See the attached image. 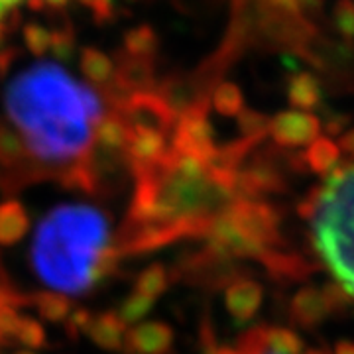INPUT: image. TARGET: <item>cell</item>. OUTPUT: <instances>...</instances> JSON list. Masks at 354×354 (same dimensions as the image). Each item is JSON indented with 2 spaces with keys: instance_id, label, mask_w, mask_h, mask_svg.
<instances>
[{
  "instance_id": "1",
  "label": "cell",
  "mask_w": 354,
  "mask_h": 354,
  "mask_svg": "<svg viewBox=\"0 0 354 354\" xmlns=\"http://www.w3.org/2000/svg\"><path fill=\"white\" fill-rule=\"evenodd\" d=\"M239 171L205 164L167 150L152 167L134 176V199L118 252L156 250L181 239H205L234 197Z\"/></svg>"
},
{
  "instance_id": "2",
  "label": "cell",
  "mask_w": 354,
  "mask_h": 354,
  "mask_svg": "<svg viewBox=\"0 0 354 354\" xmlns=\"http://www.w3.org/2000/svg\"><path fill=\"white\" fill-rule=\"evenodd\" d=\"M4 102L14 132L39 164L59 167L64 176L91 160L104 104L65 67L53 62L26 67L8 83Z\"/></svg>"
},
{
  "instance_id": "3",
  "label": "cell",
  "mask_w": 354,
  "mask_h": 354,
  "mask_svg": "<svg viewBox=\"0 0 354 354\" xmlns=\"http://www.w3.org/2000/svg\"><path fill=\"white\" fill-rule=\"evenodd\" d=\"M111 221L93 205L51 209L34 232L32 266L44 286L64 295H81L106 278L118 262Z\"/></svg>"
},
{
  "instance_id": "4",
  "label": "cell",
  "mask_w": 354,
  "mask_h": 354,
  "mask_svg": "<svg viewBox=\"0 0 354 354\" xmlns=\"http://www.w3.org/2000/svg\"><path fill=\"white\" fill-rule=\"evenodd\" d=\"M311 221L313 244L323 264L354 299V165L335 169L299 205Z\"/></svg>"
},
{
  "instance_id": "5",
  "label": "cell",
  "mask_w": 354,
  "mask_h": 354,
  "mask_svg": "<svg viewBox=\"0 0 354 354\" xmlns=\"http://www.w3.org/2000/svg\"><path fill=\"white\" fill-rule=\"evenodd\" d=\"M351 301L353 297L337 283H329L325 288L307 286L297 291L291 299V321L299 327L311 329Z\"/></svg>"
},
{
  "instance_id": "6",
  "label": "cell",
  "mask_w": 354,
  "mask_h": 354,
  "mask_svg": "<svg viewBox=\"0 0 354 354\" xmlns=\"http://www.w3.org/2000/svg\"><path fill=\"white\" fill-rule=\"evenodd\" d=\"M165 132L167 130L153 124H128L124 156L134 176L156 165L167 153Z\"/></svg>"
},
{
  "instance_id": "7",
  "label": "cell",
  "mask_w": 354,
  "mask_h": 354,
  "mask_svg": "<svg viewBox=\"0 0 354 354\" xmlns=\"http://www.w3.org/2000/svg\"><path fill=\"white\" fill-rule=\"evenodd\" d=\"M321 120L305 111H286L268 122V134L281 148H301L319 138Z\"/></svg>"
},
{
  "instance_id": "8",
  "label": "cell",
  "mask_w": 354,
  "mask_h": 354,
  "mask_svg": "<svg viewBox=\"0 0 354 354\" xmlns=\"http://www.w3.org/2000/svg\"><path fill=\"white\" fill-rule=\"evenodd\" d=\"M286 189V179L279 174L274 162L268 158H258L244 169H239L236 176V197L244 199H258L266 193H278Z\"/></svg>"
},
{
  "instance_id": "9",
  "label": "cell",
  "mask_w": 354,
  "mask_h": 354,
  "mask_svg": "<svg viewBox=\"0 0 354 354\" xmlns=\"http://www.w3.org/2000/svg\"><path fill=\"white\" fill-rule=\"evenodd\" d=\"M174 344V330L162 321H142L127 330L128 354H165Z\"/></svg>"
},
{
  "instance_id": "10",
  "label": "cell",
  "mask_w": 354,
  "mask_h": 354,
  "mask_svg": "<svg viewBox=\"0 0 354 354\" xmlns=\"http://www.w3.org/2000/svg\"><path fill=\"white\" fill-rule=\"evenodd\" d=\"M262 297H264V291L258 281L244 278L232 279L225 291V305L230 315L239 323H244L258 313L262 305Z\"/></svg>"
},
{
  "instance_id": "11",
  "label": "cell",
  "mask_w": 354,
  "mask_h": 354,
  "mask_svg": "<svg viewBox=\"0 0 354 354\" xmlns=\"http://www.w3.org/2000/svg\"><path fill=\"white\" fill-rule=\"evenodd\" d=\"M127 330V325L120 317L114 311H106L91 319L85 335H88V339L102 351H120L124 348Z\"/></svg>"
},
{
  "instance_id": "12",
  "label": "cell",
  "mask_w": 354,
  "mask_h": 354,
  "mask_svg": "<svg viewBox=\"0 0 354 354\" xmlns=\"http://www.w3.org/2000/svg\"><path fill=\"white\" fill-rule=\"evenodd\" d=\"M30 230V218L24 205L16 199L0 203V246H12Z\"/></svg>"
},
{
  "instance_id": "13",
  "label": "cell",
  "mask_w": 354,
  "mask_h": 354,
  "mask_svg": "<svg viewBox=\"0 0 354 354\" xmlns=\"http://www.w3.org/2000/svg\"><path fill=\"white\" fill-rule=\"evenodd\" d=\"M301 160L311 171H315L319 176H325V174H330L339 164L341 148L329 136H319L309 144V148L301 156Z\"/></svg>"
},
{
  "instance_id": "14",
  "label": "cell",
  "mask_w": 354,
  "mask_h": 354,
  "mask_svg": "<svg viewBox=\"0 0 354 354\" xmlns=\"http://www.w3.org/2000/svg\"><path fill=\"white\" fill-rule=\"evenodd\" d=\"M260 262L268 268V272L274 278L279 279H301L313 272V266L307 264L301 256L281 252V250L270 252Z\"/></svg>"
},
{
  "instance_id": "15",
  "label": "cell",
  "mask_w": 354,
  "mask_h": 354,
  "mask_svg": "<svg viewBox=\"0 0 354 354\" xmlns=\"http://www.w3.org/2000/svg\"><path fill=\"white\" fill-rule=\"evenodd\" d=\"M288 99L291 106L307 113L309 109H315L321 101V85L311 73H297L291 77L288 85Z\"/></svg>"
},
{
  "instance_id": "16",
  "label": "cell",
  "mask_w": 354,
  "mask_h": 354,
  "mask_svg": "<svg viewBox=\"0 0 354 354\" xmlns=\"http://www.w3.org/2000/svg\"><path fill=\"white\" fill-rule=\"evenodd\" d=\"M28 304H32L38 309L39 317H44L50 323H64L69 311L73 309L69 297L57 291H41L38 295H34V299H30Z\"/></svg>"
},
{
  "instance_id": "17",
  "label": "cell",
  "mask_w": 354,
  "mask_h": 354,
  "mask_svg": "<svg viewBox=\"0 0 354 354\" xmlns=\"http://www.w3.org/2000/svg\"><path fill=\"white\" fill-rule=\"evenodd\" d=\"M24 142L10 128L0 127V165L10 169H22L26 165Z\"/></svg>"
},
{
  "instance_id": "18",
  "label": "cell",
  "mask_w": 354,
  "mask_h": 354,
  "mask_svg": "<svg viewBox=\"0 0 354 354\" xmlns=\"http://www.w3.org/2000/svg\"><path fill=\"white\" fill-rule=\"evenodd\" d=\"M169 286L167 279V270L162 264L148 266L146 270H142L136 278V293L148 297V299H158L160 295H164L165 290Z\"/></svg>"
},
{
  "instance_id": "19",
  "label": "cell",
  "mask_w": 354,
  "mask_h": 354,
  "mask_svg": "<svg viewBox=\"0 0 354 354\" xmlns=\"http://www.w3.org/2000/svg\"><path fill=\"white\" fill-rule=\"evenodd\" d=\"M213 106L223 116H239L244 111V99L241 88L232 83H225L213 95Z\"/></svg>"
},
{
  "instance_id": "20",
  "label": "cell",
  "mask_w": 354,
  "mask_h": 354,
  "mask_svg": "<svg viewBox=\"0 0 354 354\" xmlns=\"http://www.w3.org/2000/svg\"><path fill=\"white\" fill-rule=\"evenodd\" d=\"M65 2L67 0H0V39L4 36V30L8 28V22L24 8H48Z\"/></svg>"
},
{
  "instance_id": "21",
  "label": "cell",
  "mask_w": 354,
  "mask_h": 354,
  "mask_svg": "<svg viewBox=\"0 0 354 354\" xmlns=\"http://www.w3.org/2000/svg\"><path fill=\"white\" fill-rule=\"evenodd\" d=\"M153 304H156L153 299H148V297H144V295H140V293L134 291L118 307L116 315L122 319V323L127 327L128 325H138V323H142V319L152 311Z\"/></svg>"
},
{
  "instance_id": "22",
  "label": "cell",
  "mask_w": 354,
  "mask_h": 354,
  "mask_svg": "<svg viewBox=\"0 0 354 354\" xmlns=\"http://www.w3.org/2000/svg\"><path fill=\"white\" fill-rule=\"evenodd\" d=\"M14 341H18L28 348H41L46 344V329L39 325V321L32 317H20Z\"/></svg>"
},
{
  "instance_id": "23",
  "label": "cell",
  "mask_w": 354,
  "mask_h": 354,
  "mask_svg": "<svg viewBox=\"0 0 354 354\" xmlns=\"http://www.w3.org/2000/svg\"><path fill=\"white\" fill-rule=\"evenodd\" d=\"M236 118H239V127L242 130V138L262 142V138L268 134V122H270V118H266L264 114L244 109Z\"/></svg>"
},
{
  "instance_id": "24",
  "label": "cell",
  "mask_w": 354,
  "mask_h": 354,
  "mask_svg": "<svg viewBox=\"0 0 354 354\" xmlns=\"http://www.w3.org/2000/svg\"><path fill=\"white\" fill-rule=\"evenodd\" d=\"M335 28L344 38H354V0H339L333 16Z\"/></svg>"
},
{
  "instance_id": "25",
  "label": "cell",
  "mask_w": 354,
  "mask_h": 354,
  "mask_svg": "<svg viewBox=\"0 0 354 354\" xmlns=\"http://www.w3.org/2000/svg\"><path fill=\"white\" fill-rule=\"evenodd\" d=\"M91 319H93V315H91V311H87V309H83V307L71 309V311H69V315H67V319L64 321L67 335H69V337H73V339H77L81 333H87V327H88V323H91Z\"/></svg>"
},
{
  "instance_id": "26",
  "label": "cell",
  "mask_w": 354,
  "mask_h": 354,
  "mask_svg": "<svg viewBox=\"0 0 354 354\" xmlns=\"http://www.w3.org/2000/svg\"><path fill=\"white\" fill-rule=\"evenodd\" d=\"M24 304H28V299L22 297V295H18V293L6 283V278H4V274H2V270H0V307H2V305H14V307H18V305Z\"/></svg>"
},
{
  "instance_id": "27",
  "label": "cell",
  "mask_w": 354,
  "mask_h": 354,
  "mask_svg": "<svg viewBox=\"0 0 354 354\" xmlns=\"http://www.w3.org/2000/svg\"><path fill=\"white\" fill-rule=\"evenodd\" d=\"M346 122H348V118L346 116H341V114H333L329 120L323 124V128L327 130V134L330 136H339L342 130H344V127H346Z\"/></svg>"
},
{
  "instance_id": "28",
  "label": "cell",
  "mask_w": 354,
  "mask_h": 354,
  "mask_svg": "<svg viewBox=\"0 0 354 354\" xmlns=\"http://www.w3.org/2000/svg\"><path fill=\"white\" fill-rule=\"evenodd\" d=\"M341 144H339V148H341V152H346L348 156H353L354 158V128L353 130H348L346 134H342V138L339 140Z\"/></svg>"
},
{
  "instance_id": "29",
  "label": "cell",
  "mask_w": 354,
  "mask_h": 354,
  "mask_svg": "<svg viewBox=\"0 0 354 354\" xmlns=\"http://www.w3.org/2000/svg\"><path fill=\"white\" fill-rule=\"evenodd\" d=\"M333 354H354V342L341 341L335 346V353Z\"/></svg>"
},
{
  "instance_id": "30",
  "label": "cell",
  "mask_w": 354,
  "mask_h": 354,
  "mask_svg": "<svg viewBox=\"0 0 354 354\" xmlns=\"http://www.w3.org/2000/svg\"><path fill=\"white\" fill-rule=\"evenodd\" d=\"M16 354H36V353H32V351H20V353H16Z\"/></svg>"
},
{
  "instance_id": "31",
  "label": "cell",
  "mask_w": 354,
  "mask_h": 354,
  "mask_svg": "<svg viewBox=\"0 0 354 354\" xmlns=\"http://www.w3.org/2000/svg\"><path fill=\"white\" fill-rule=\"evenodd\" d=\"M262 354H278V353H262Z\"/></svg>"
}]
</instances>
